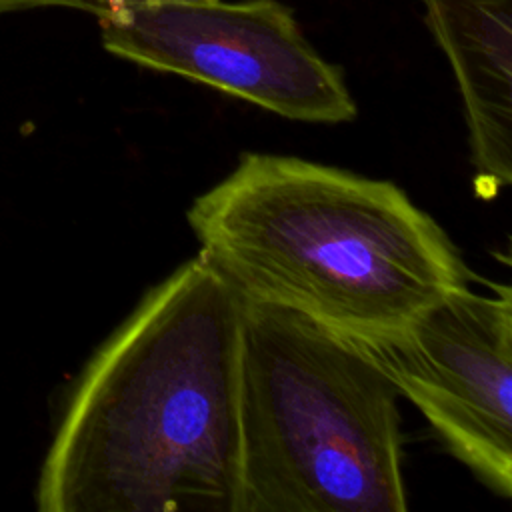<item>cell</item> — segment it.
Instances as JSON below:
<instances>
[{"mask_svg": "<svg viewBox=\"0 0 512 512\" xmlns=\"http://www.w3.org/2000/svg\"><path fill=\"white\" fill-rule=\"evenodd\" d=\"M240 296L200 256L152 286L74 378L40 512H236Z\"/></svg>", "mask_w": 512, "mask_h": 512, "instance_id": "obj_1", "label": "cell"}, {"mask_svg": "<svg viewBox=\"0 0 512 512\" xmlns=\"http://www.w3.org/2000/svg\"><path fill=\"white\" fill-rule=\"evenodd\" d=\"M464 106L474 192L512 182V0H422Z\"/></svg>", "mask_w": 512, "mask_h": 512, "instance_id": "obj_6", "label": "cell"}, {"mask_svg": "<svg viewBox=\"0 0 512 512\" xmlns=\"http://www.w3.org/2000/svg\"><path fill=\"white\" fill-rule=\"evenodd\" d=\"M186 220L198 254L242 298L378 340L470 284L442 226L390 180L244 152Z\"/></svg>", "mask_w": 512, "mask_h": 512, "instance_id": "obj_2", "label": "cell"}, {"mask_svg": "<svg viewBox=\"0 0 512 512\" xmlns=\"http://www.w3.org/2000/svg\"><path fill=\"white\" fill-rule=\"evenodd\" d=\"M46 6H60V8H74L94 14L96 18H106L122 10H130L152 0H44Z\"/></svg>", "mask_w": 512, "mask_h": 512, "instance_id": "obj_7", "label": "cell"}, {"mask_svg": "<svg viewBox=\"0 0 512 512\" xmlns=\"http://www.w3.org/2000/svg\"><path fill=\"white\" fill-rule=\"evenodd\" d=\"M362 342V340H360ZM488 490L512 496V290L446 292L400 330L362 342Z\"/></svg>", "mask_w": 512, "mask_h": 512, "instance_id": "obj_5", "label": "cell"}, {"mask_svg": "<svg viewBox=\"0 0 512 512\" xmlns=\"http://www.w3.org/2000/svg\"><path fill=\"white\" fill-rule=\"evenodd\" d=\"M30 8H46L44 0H0V14L30 10Z\"/></svg>", "mask_w": 512, "mask_h": 512, "instance_id": "obj_8", "label": "cell"}, {"mask_svg": "<svg viewBox=\"0 0 512 512\" xmlns=\"http://www.w3.org/2000/svg\"><path fill=\"white\" fill-rule=\"evenodd\" d=\"M98 24L110 54L212 86L282 118L314 124L356 118L342 70L316 52L278 0H152Z\"/></svg>", "mask_w": 512, "mask_h": 512, "instance_id": "obj_4", "label": "cell"}, {"mask_svg": "<svg viewBox=\"0 0 512 512\" xmlns=\"http://www.w3.org/2000/svg\"><path fill=\"white\" fill-rule=\"evenodd\" d=\"M398 396L360 340L242 300L236 512H406Z\"/></svg>", "mask_w": 512, "mask_h": 512, "instance_id": "obj_3", "label": "cell"}, {"mask_svg": "<svg viewBox=\"0 0 512 512\" xmlns=\"http://www.w3.org/2000/svg\"><path fill=\"white\" fill-rule=\"evenodd\" d=\"M176 2H210V0H176Z\"/></svg>", "mask_w": 512, "mask_h": 512, "instance_id": "obj_9", "label": "cell"}]
</instances>
